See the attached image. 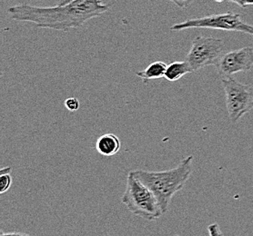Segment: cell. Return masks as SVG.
Listing matches in <instances>:
<instances>
[{"label": "cell", "mask_w": 253, "mask_h": 236, "mask_svg": "<svg viewBox=\"0 0 253 236\" xmlns=\"http://www.w3.org/2000/svg\"><path fill=\"white\" fill-rule=\"evenodd\" d=\"M109 9L110 5L104 4L102 0H73L56 6L19 4L8 7L7 13L15 21L30 22L40 29L69 32L102 16Z\"/></svg>", "instance_id": "6da1fadb"}, {"label": "cell", "mask_w": 253, "mask_h": 236, "mask_svg": "<svg viewBox=\"0 0 253 236\" xmlns=\"http://www.w3.org/2000/svg\"><path fill=\"white\" fill-rule=\"evenodd\" d=\"M193 156H187L172 169L150 172L135 170V176L147 185L155 195L163 213H166L173 196L181 190L192 173Z\"/></svg>", "instance_id": "7a4b0ae2"}, {"label": "cell", "mask_w": 253, "mask_h": 236, "mask_svg": "<svg viewBox=\"0 0 253 236\" xmlns=\"http://www.w3.org/2000/svg\"><path fill=\"white\" fill-rule=\"evenodd\" d=\"M121 202L135 216L147 221H155L164 214L153 192L135 176L133 171L127 174Z\"/></svg>", "instance_id": "3957f363"}, {"label": "cell", "mask_w": 253, "mask_h": 236, "mask_svg": "<svg viewBox=\"0 0 253 236\" xmlns=\"http://www.w3.org/2000/svg\"><path fill=\"white\" fill-rule=\"evenodd\" d=\"M191 29H219L225 31L242 32L253 35V25L246 23L242 20L240 14H235L233 12L188 19L183 22L173 25L170 30L181 31Z\"/></svg>", "instance_id": "277c9868"}, {"label": "cell", "mask_w": 253, "mask_h": 236, "mask_svg": "<svg viewBox=\"0 0 253 236\" xmlns=\"http://www.w3.org/2000/svg\"><path fill=\"white\" fill-rule=\"evenodd\" d=\"M221 83L229 118L232 124H236L253 108V88L238 82L231 76L224 77Z\"/></svg>", "instance_id": "5b68a950"}, {"label": "cell", "mask_w": 253, "mask_h": 236, "mask_svg": "<svg viewBox=\"0 0 253 236\" xmlns=\"http://www.w3.org/2000/svg\"><path fill=\"white\" fill-rule=\"evenodd\" d=\"M224 42L219 38L199 35L191 43V47L186 56V62L192 72L208 66H215L223 55Z\"/></svg>", "instance_id": "8992f818"}, {"label": "cell", "mask_w": 253, "mask_h": 236, "mask_svg": "<svg viewBox=\"0 0 253 236\" xmlns=\"http://www.w3.org/2000/svg\"><path fill=\"white\" fill-rule=\"evenodd\" d=\"M215 67L219 75L224 77L250 71L253 67V47L245 46L238 50L223 53Z\"/></svg>", "instance_id": "52a82bcc"}, {"label": "cell", "mask_w": 253, "mask_h": 236, "mask_svg": "<svg viewBox=\"0 0 253 236\" xmlns=\"http://www.w3.org/2000/svg\"><path fill=\"white\" fill-rule=\"evenodd\" d=\"M95 148L101 156L106 157L115 156L121 150V140L114 134H104L97 139Z\"/></svg>", "instance_id": "ba28073f"}, {"label": "cell", "mask_w": 253, "mask_h": 236, "mask_svg": "<svg viewBox=\"0 0 253 236\" xmlns=\"http://www.w3.org/2000/svg\"><path fill=\"white\" fill-rule=\"evenodd\" d=\"M167 66V64L162 61H155L150 63L142 71L136 72V75L139 77L143 83H147L154 79H160L165 76Z\"/></svg>", "instance_id": "9c48e42d"}, {"label": "cell", "mask_w": 253, "mask_h": 236, "mask_svg": "<svg viewBox=\"0 0 253 236\" xmlns=\"http://www.w3.org/2000/svg\"><path fill=\"white\" fill-rule=\"evenodd\" d=\"M189 73H192L189 64L186 61H176L168 65L164 77L169 82H175Z\"/></svg>", "instance_id": "30bf717a"}, {"label": "cell", "mask_w": 253, "mask_h": 236, "mask_svg": "<svg viewBox=\"0 0 253 236\" xmlns=\"http://www.w3.org/2000/svg\"><path fill=\"white\" fill-rule=\"evenodd\" d=\"M13 178L10 173L1 174L0 175V194H5L10 189Z\"/></svg>", "instance_id": "8fae6325"}, {"label": "cell", "mask_w": 253, "mask_h": 236, "mask_svg": "<svg viewBox=\"0 0 253 236\" xmlns=\"http://www.w3.org/2000/svg\"><path fill=\"white\" fill-rule=\"evenodd\" d=\"M64 105L67 109L69 110V112H76L80 109L81 103L78 98H69L64 101Z\"/></svg>", "instance_id": "7c38bea8"}, {"label": "cell", "mask_w": 253, "mask_h": 236, "mask_svg": "<svg viewBox=\"0 0 253 236\" xmlns=\"http://www.w3.org/2000/svg\"><path fill=\"white\" fill-rule=\"evenodd\" d=\"M208 232L210 236H224L218 224H211L209 225Z\"/></svg>", "instance_id": "4fadbf2b"}, {"label": "cell", "mask_w": 253, "mask_h": 236, "mask_svg": "<svg viewBox=\"0 0 253 236\" xmlns=\"http://www.w3.org/2000/svg\"><path fill=\"white\" fill-rule=\"evenodd\" d=\"M217 2H231V3H235L238 6H241L242 8H245L246 6L250 5H253V0H216Z\"/></svg>", "instance_id": "5bb4252c"}, {"label": "cell", "mask_w": 253, "mask_h": 236, "mask_svg": "<svg viewBox=\"0 0 253 236\" xmlns=\"http://www.w3.org/2000/svg\"><path fill=\"white\" fill-rule=\"evenodd\" d=\"M169 1L180 8H186L190 6L194 0H169Z\"/></svg>", "instance_id": "9a60e30c"}, {"label": "cell", "mask_w": 253, "mask_h": 236, "mask_svg": "<svg viewBox=\"0 0 253 236\" xmlns=\"http://www.w3.org/2000/svg\"><path fill=\"white\" fill-rule=\"evenodd\" d=\"M1 236H31L24 233H1Z\"/></svg>", "instance_id": "2e32d148"}, {"label": "cell", "mask_w": 253, "mask_h": 236, "mask_svg": "<svg viewBox=\"0 0 253 236\" xmlns=\"http://www.w3.org/2000/svg\"><path fill=\"white\" fill-rule=\"evenodd\" d=\"M11 173V167H3L0 170V174H6V173Z\"/></svg>", "instance_id": "e0dca14e"}, {"label": "cell", "mask_w": 253, "mask_h": 236, "mask_svg": "<svg viewBox=\"0 0 253 236\" xmlns=\"http://www.w3.org/2000/svg\"><path fill=\"white\" fill-rule=\"evenodd\" d=\"M58 5H64V4H67V3L71 2V1H73V0H58Z\"/></svg>", "instance_id": "ac0fdd59"}]
</instances>
